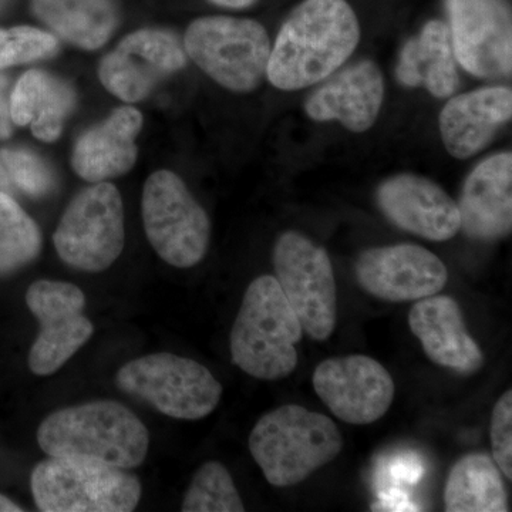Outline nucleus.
Listing matches in <instances>:
<instances>
[{"label":"nucleus","mask_w":512,"mask_h":512,"mask_svg":"<svg viewBox=\"0 0 512 512\" xmlns=\"http://www.w3.org/2000/svg\"><path fill=\"white\" fill-rule=\"evenodd\" d=\"M274 268L303 332L318 342L328 340L338 322V295L326 249L299 232H284L275 244Z\"/></svg>","instance_id":"1a4fd4ad"},{"label":"nucleus","mask_w":512,"mask_h":512,"mask_svg":"<svg viewBox=\"0 0 512 512\" xmlns=\"http://www.w3.org/2000/svg\"><path fill=\"white\" fill-rule=\"evenodd\" d=\"M184 46L167 30L141 29L124 37L101 60L100 82L126 103L146 99L158 83L183 69Z\"/></svg>","instance_id":"4468645a"},{"label":"nucleus","mask_w":512,"mask_h":512,"mask_svg":"<svg viewBox=\"0 0 512 512\" xmlns=\"http://www.w3.org/2000/svg\"><path fill=\"white\" fill-rule=\"evenodd\" d=\"M10 84L8 77L0 73V140H6L12 136L13 124L10 114Z\"/></svg>","instance_id":"7c9ffc66"},{"label":"nucleus","mask_w":512,"mask_h":512,"mask_svg":"<svg viewBox=\"0 0 512 512\" xmlns=\"http://www.w3.org/2000/svg\"><path fill=\"white\" fill-rule=\"evenodd\" d=\"M343 436L332 419L284 404L256 421L249 451L269 484L292 487L339 456Z\"/></svg>","instance_id":"20e7f679"},{"label":"nucleus","mask_w":512,"mask_h":512,"mask_svg":"<svg viewBox=\"0 0 512 512\" xmlns=\"http://www.w3.org/2000/svg\"><path fill=\"white\" fill-rule=\"evenodd\" d=\"M511 117V87H483L451 96L439 117L441 140L450 156L467 160L490 146Z\"/></svg>","instance_id":"aec40b11"},{"label":"nucleus","mask_w":512,"mask_h":512,"mask_svg":"<svg viewBox=\"0 0 512 512\" xmlns=\"http://www.w3.org/2000/svg\"><path fill=\"white\" fill-rule=\"evenodd\" d=\"M208 2L220 8L241 10L251 8L258 0H208Z\"/></svg>","instance_id":"473e14b6"},{"label":"nucleus","mask_w":512,"mask_h":512,"mask_svg":"<svg viewBox=\"0 0 512 512\" xmlns=\"http://www.w3.org/2000/svg\"><path fill=\"white\" fill-rule=\"evenodd\" d=\"M57 46L56 37L40 29H0V70L53 56Z\"/></svg>","instance_id":"c85d7f7f"},{"label":"nucleus","mask_w":512,"mask_h":512,"mask_svg":"<svg viewBox=\"0 0 512 512\" xmlns=\"http://www.w3.org/2000/svg\"><path fill=\"white\" fill-rule=\"evenodd\" d=\"M0 161L5 165L13 190L32 198H42L55 187V177L45 161L23 148H3Z\"/></svg>","instance_id":"cd10ccee"},{"label":"nucleus","mask_w":512,"mask_h":512,"mask_svg":"<svg viewBox=\"0 0 512 512\" xmlns=\"http://www.w3.org/2000/svg\"><path fill=\"white\" fill-rule=\"evenodd\" d=\"M303 329L275 276H259L248 286L231 330L232 362L259 380H281L299 362L296 345Z\"/></svg>","instance_id":"7ed1b4c3"},{"label":"nucleus","mask_w":512,"mask_h":512,"mask_svg":"<svg viewBox=\"0 0 512 512\" xmlns=\"http://www.w3.org/2000/svg\"><path fill=\"white\" fill-rule=\"evenodd\" d=\"M376 201L387 220L417 237L444 242L460 231L457 202L429 178L393 175L377 188Z\"/></svg>","instance_id":"dca6fc26"},{"label":"nucleus","mask_w":512,"mask_h":512,"mask_svg":"<svg viewBox=\"0 0 512 512\" xmlns=\"http://www.w3.org/2000/svg\"><path fill=\"white\" fill-rule=\"evenodd\" d=\"M30 483L43 512H130L141 498L140 480L128 470L70 458H46Z\"/></svg>","instance_id":"39448f33"},{"label":"nucleus","mask_w":512,"mask_h":512,"mask_svg":"<svg viewBox=\"0 0 512 512\" xmlns=\"http://www.w3.org/2000/svg\"><path fill=\"white\" fill-rule=\"evenodd\" d=\"M124 241L123 200L119 190L106 181L79 192L53 234L59 258L84 272L110 268L123 252Z\"/></svg>","instance_id":"9d476101"},{"label":"nucleus","mask_w":512,"mask_h":512,"mask_svg":"<svg viewBox=\"0 0 512 512\" xmlns=\"http://www.w3.org/2000/svg\"><path fill=\"white\" fill-rule=\"evenodd\" d=\"M74 104L72 86L42 70L23 74L10 94L13 124L30 126L33 136L45 143L60 137Z\"/></svg>","instance_id":"5701e85b"},{"label":"nucleus","mask_w":512,"mask_h":512,"mask_svg":"<svg viewBox=\"0 0 512 512\" xmlns=\"http://www.w3.org/2000/svg\"><path fill=\"white\" fill-rule=\"evenodd\" d=\"M493 458L504 477L512 481V392L508 389L495 403L491 416Z\"/></svg>","instance_id":"c756f323"},{"label":"nucleus","mask_w":512,"mask_h":512,"mask_svg":"<svg viewBox=\"0 0 512 512\" xmlns=\"http://www.w3.org/2000/svg\"><path fill=\"white\" fill-rule=\"evenodd\" d=\"M141 127L143 116L134 107L114 110L109 119L90 128L77 140L73 170L93 184L128 173L137 161L136 137Z\"/></svg>","instance_id":"412c9836"},{"label":"nucleus","mask_w":512,"mask_h":512,"mask_svg":"<svg viewBox=\"0 0 512 512\" xmlns=\"http://www.w3.org/2000/svg\"><path fill=\"white\" fill-rule=\"evenodd\" d=\"M116 384L124 393L178 420L210 416L222 397V384L207 367L173 353L131 360L117 372Z\"/></svg>","instance_id":"0eeeda50"},{"label":"nucleus","mask_w":512,"mask_h":512,"mask_svg":"<svg viewBox=\"0 0 512 512\" xmlns=\"http://www.w3.org/2000/svg\"><path fill=\"white\" fill-rule=\"evenodd\" d=\"M464 234L477 241H498L512 229V154L485 158L468 175L457 202Z\"/></svg>","instance_id":"a211bd4d"},{"label":"nucleus","mask_w":512,"mask_h":512,"mask_svg":"<svg viewBox=\"0 0 512 512\" xmlns=\"http://www.w3.org/2000/svg\"><path fill=\"white\" fill-rule=\"evenodd\" d=\"M363 291L387 302H416L443 291L447 266L429 249L414 244L370 248L355 265Z\"/></svg>","instance_id":"2eb2a0df"},{"label":"nucleus","mask_w":512,"mask_h":512,"mask_svg":"<svg viewBox=\"0 0 512 512\" xmlns=\"http://www.w3.org/2000/svg\"><path fill=\"white\" fill-rule=\"evenodd\" d=\"M23 508H20L18 504L13 503L5 495L0 494V512H22Z\"/></svg>","instance_id":"f704fd0d"},{"label":"nucleus","mask_w":512,"mask_h":512,"mask_svg":"<svg viewBox=\"0 0 512 512\" xmlns=\"http://www.w3.org/2000/svg\"><path fill=\"white\" fill-rule=\"evenodd\" d=\"M42 234L12 195L0 192V275H9L35 261Z\"/></svg>","instance_id":"a878e982"},{"label":"nucleus","mask_w":512,"mask_h":512,"mask_svg":"<svg viewBox=\"0 0 512 512\" xmlns=\"http://www.w3.org/2000/svg\"><path fill=\"white\" fill-rule=\"evenodd\" d=\"M312 382L333 416L353 426L382 419L393 404L396 390L389 370L365 355L323 360L316 367Z\"/></svg>","instance_id":"ddd939ff"},{"label":"nucleus","mask_w":512,"mask_h":512,"mask_svg":"<svg viewBox=\"0 0 512 512\" xmlns=\"http://www.w3.org/2000/svg\"><path fill=\"white\" fill-rule=\"evenodd\" d=\"M26 303L40 322L29 353L30 370L37 376L53 375L93 336L92 320L84 315L86 296L70 282L40 279L29 286Z\"/></svg>","instance_id":"9b49d317"},{"label":"nucleus","mask_w":512,"mask_h":512,"mask_svg":"<svg viewBox=\"0 0 512 512\" xmlns=\"http://www.w3.org/2000/svg\"><path fill=\"white\" fill-rule=\"evenodd\" d=\"M32 9L53 32L86 50L106 45L119 23L114 0H32Z\"/></svg>","instance_id":"b1692460"},{"label":"nucleus","mask_w":512,"mask_h":512,"mask_svg":"<svg viewBox=\"0 0 512 512\" xmlns=\"http://www.w3.org/2000/svg\"><path fill=\"white\" fill-rule=\"evenodd\" d=\"M37 443L49 457L133 470L146 460L150 434L124 404L97 400L49 414L37 430Z\"/></svg>","instance_id":"f03ea898"},{"label":"nucleus","mask_w":512,"mask_h":512,"mask_svg":"<svg viewBox=\"0 0 512 512\" xmlns=\"http://www.w3.org/2000/svg\"><path fill=\"white\" fill-rule=\"evenodd\" d=\"M409 326L436 365L460 375H473L484 366L483 350L468 333L463 312L450 296L436 293L416 301Z\"/></svg>","instance_id":"6ab92c4d"},{"label":"nucleus","mask_w":512,"mask_h":512,"mask_svg":"<svg viewBox=\"0 0 512 512\" xmlns=\"http://www.w3.org/2000/svg\"><path fill=\"white\" fill-rule=\"evenodd\" d=\"M457 63L478 79L512 70V16L507 0H444Z\"/></svg>","instance_id":"f8f14e48"},{"label":"nucleus","mask_w":512,"mask_h":512,"mask_svg":"<svg viewBox=\"0 0 512 512\" xmlns=\"http://www.w3.org/2000/svg\"><path fill=\"white\" fill-rule=\"evenodd\" d=\"M183 512H244L231 473L218 461H207L192 477L184 495Z\"/></svg>","instance_id":"bb28decb"},{"label":"nucleus","mask_w":512,"mask_h":512,"mask_svg":"<svg viewBox=\"0 0 512 512\" xmlns=\"http://www.w3.org/2000/svg\"><path fill=\"white\" fill-rule=\"evenodd\" d=\"M0 2H2V0H0Z\"/></svg>","instance_id":"c9c22d12"},{"label":"nucleus","mask_w":512,"mask_h":512,"mask_svg":"<svg viewBox=\"0 0 512 512\" xmlns=\"http://www.w3.org/2000/svg\"><path fill=\"white\" fill-rule=\"evenodd\" d=\"M384 101L382 70L372 60H362L323 80L305 101V113L318 123L339 121L352 133L375 126Z\"/></svg>","instance_id":"f3484780"},{"label":"nucleus","mask_w":512,"mask_h":512,"mask_svg":"<svg viewBox=\"0 0 512 512\" xmlns=\"http://www.w3.org/2000/svg\"><path fill=\"white\" fill-rule=\"evenodd\" d=\"M397 82L421 87L436 99L454 96L460 87L457 59L446 22L430 20L407 40L396 66Z\"/></svg>","instance_id":"4be33fe9"},{"label":"nucleus","mask_w":512,"mask_h":512,"mask_svg":"<svg viewBox=\"0 0 512 512\" xmlns=\"http://www.w3.org/2000/svg\"><path fill=\"white\" fill-rule=\"evenodd\" d=\"M141 212L148 242L168 265L192 268L207 255L210 218L177 174L161 170L148 177Z\"/></svg>","instance_id":"6e6552de"},{"label":"nucleus","mask_w":512,"mask_h":512,"mask_svg":"<svg viewBox=\"0 0 512 512\" xmlns=\"http://www.w3.org/2000/svg\"><path fill=\"white\" fill-rule=\"evenodd\" d=\"M359 43V19L348 0H303L276 36L266 76L284 92L306 89L338 72Z\"/></svg>","instance_id":"f257e3e1"},{"label":"nucleus","mask_w":512,"mask_h":512,"mask_svg":"<svg viewBox=\"0 0 512 512\" xmlns=\"http://www.w3.org/2000/svg\"><path fill=\"white\" fill-rule=\"evenodd\" d=\"M373 511H414V508L402 495H389L380 498L379 503L373 504Z\"/></svg>","instance_id":"2f4dec72"},{"label":"nucleus","mask_w":512,"mask_h":512,"mask_svg":"<svg viewBox=\"0 0 512 512\" xmlns=\"http://www.w3.org/2000/svg\"><path fill=\"white\" fill-rule=\"evenodd\" d=\"M0 192H5V194L12 195L15 194V190H13L12 184H10L8 173H6L5 165H3L2 161H0Z\"/></svg>","instance_id":"72a5a7b5"},{"label":"nucleus","mask_w":512,"mask_h":512,"mask_svg":"<svg viewBox=\"0 0 512 512\" xmlns=\"http://www.w3.org/2000/svg\"><path fill=\"white\" fill-rule=\"evenodd\" d=\"M447 512H507L503 473L487 453L461 457L448 473L444 488Z\"/></svg>","instance_id":"393cba45"},{"label":"nucleus","mask_w":512,"mask_h":512,"mask_svg":"<svg viewBox=\"0 0 512 512\" xmlns=\"http://www.w3.org/2000/svg\"><path fill=\"white\" fill-rule=\"evenodd\" d=\"M184 49L214 82L231 92L248 93L264 80L272 46L256 20L207 16L188 26Z\"/></svg>","instance_id":"423d86ee"}]
</instances>
